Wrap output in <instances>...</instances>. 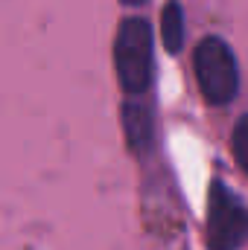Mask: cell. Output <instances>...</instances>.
I'll use <instances>...</instances> for the list:
<instances>
[{
	"instance_id": "obj_1",
	"label": "cell",
	"mask_w": 248,
	"mask_h": 250,
	"mask_svg": "<svg viewBox=\"0 0 248 250\" xmlns=\"http://www.w3.org/2000/svg\"><path fill=\"white\" fill-rule=\"evenodd\" d=\"M193 73L196 84L207 105H231L240 93V62L231 44L219 35H207L193 50Z\"/></svg>"
},
{
	"instance_id": "obj_2",
	"label": "cell",
	"mask_w": 248,
	"mask_h": 250,
	"mask_svg": "<svg viewBox=\"0 0 248 250\" xmlns=\"http://www.w3.org/2000/svg\"><path fill=\"white\" fill-rule=\"evenodd\" d=\"M114 70L117 82L128 96H140L152 84L155 47L152 29L143 18H125L114 38Z\"/></svg>"
},
{
	"instance_id": "obj_3",
	"label": "cell",
	"mask_w": 248,
	"mask_h": 250,
	"mask_svg": "<svg viewBox=\"0 0 248 250\" xmlns=\"http://www.w3.org/2000/svg\"><path fill=\"white\" fill-rule=\"evenodd\" d=\"M248 242V207L246 201L213 181L207 195V248L210 250H240Z\"/></svg>"
},
{
	"instance_id": "obj_4",
	"label": "cell",
	"mask_w": 248,
	"mask_h": 250,
	"mask_svg": "<svg viewBox=\"0 0 248 250\" xmlns=\"http://www.w3.org/2000/svg\"><path fill=\"white\" fill-rule=\"evenodd\" d=\"M123 125H125V137H128V146L131 148H143L152 137V117L146 108H137V105H125L123 108Z\"/></svg>"
},
{
	"instance_id": "obj_5",
	"label": "cell",
	"mask_w": 248,
	"mask_h": 250,
	"mask_svg": "<svg viewBox=\"0 0 248 250\" xmlns=\"http://www.w3.org/2000/svg\"><path fill=\"white\" fill-rule=\"evenodd\" d=\"M161 38L170 53H178L184 44V12L175 0L167 3V9L161 12Z\"/></svg>"
},
{
	"instance_id": "obj_6",
	"label": "cell",
	"mask_w": 248,
	"mask_h": 250,
	"mask_svg": "<svg viewBox=\"0 0 248 250\" xmlns=\"http://www.w3.org/2000/svg\"><path fill=\"white\" fill-rule=\"evenodd\" d=\"M231 148L240 160V166L248 172V114H243L237 125H234V134H231Z\"/></svg>"
},
{
	"instance_id": "obj_7",
	"label": "cell",
	"mask_w": 248,
	"mask_h": 250,
	"mask_svg": "<svg viewBox=\"0 0 248 250\" xmlns=\"http://www.w3.org/2000/svg\"><path fill=\"white\" fill-rule=\"evenodd\" d=\"M125 6H140V3H146V0H123Z\"/></svg>"
}]
</instances>
